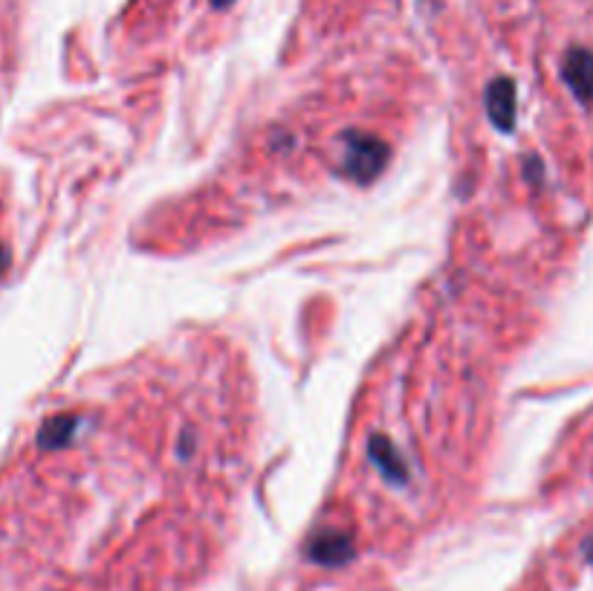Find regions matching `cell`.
<instances>
[{
  "label": "cell",
  "mask_w": 593,
  "mask_h": 591,
  "mask_svg": "<svg viewBox=\"0 0 593 591\" xmlns=\"http://www.w3.org/2000/svg\"><path fill=\"white\" fill-rule=\"evenodd\" d=\"M215 3H218V7H223V3H229V0H215Z\"/></svg>",
  "instance_id": "obj_7"
},
{
  "label": "cell",
  "mask_w": 593,
  "mask_h": 591,
  "mask_svg": "<svg viewBox=\"0 0 593 591\" xmlns=\"http://www.w3.org/2000/svg\"><path fill=\"white\" fill-rule=\"evenodd\" d=\"M564 79L582 102H593V53L573 50L564 61Z\"/></svg>",
  "instance_id": "obj_2"
},
{
  "label": "cell",
  "mask_w": 593,
  "mask_h": 591,
  "mask_svg": "<svg viewBox=\"0 0 593 591\" xmlns=\"http://www.w3.org/2000/svg\"><path fill=\"white\" fill-rule=\"evenodd\" d=\"M385 166V145L376 143V139H351L347 143V157L345 168L351 172L356 180H371L374 175H379Z\"/></svg>",
  "instance_id": "obj_1"
},
{
  "label": "cell",
  "mask_w": 593,
  "mask_h": 591,
  "mask_svg": "<svg viewBox=\"0 0 593 591\" xmlns=\"http://www.w3.org/2000/svg\"><path fill=\"white\" fill-rule=\"evenodd\" d=\"M310 553H313V560L336 566V562L347 560V553H351V539H347L345 533H322V537L310 546Z\"/></svg>",
  "instance_id": "obj_3"
},
{
  "label": "cell",
  "mask_w": 593,
  "mask_h": 591,
  "mask_svg": "<svg viewBox=\"0 0 593 591\" xmlns=\"http://www.w3.org/2000/svg\"><path fill=\"white\" fill-rule=\"evenodd\" d=\"M585 553H587V560L593 562V537L587 539V546H585Z\"/></svg>",
  "instance_id": "obj_5"
},
{
  "label": "cell",
  "mask_w": 593,
  "mask_h": 591,
  "mask_svg": "<svg viewBox=\"0 0 593 591\" xmlns=\"http://www.w3.org/2000/svg\"><path fill=\"white\" fill-rule=\"evenodd\" d=\"M3 261H7V256H3V250H0V267H3Z\"/></svg>",
  "instance_id": "obj_6"
},
{
  "label": "cell",
  "mask_w": 593,
  "mask_h": 591,
  "mask_svg": "<svg viewBox=\"0 0 593 591\" xmlns=\"http://www.w3.org/2000/svg\"><path fill=\"white\" fill-rule=\"evenodd\" d=\"M489 114L492 120L501 125V128H510L512 125V87L510 84L498 82L492 91H489Z\"/></svg>",
  "instance_id": "obj_4"
}]
</instances>
